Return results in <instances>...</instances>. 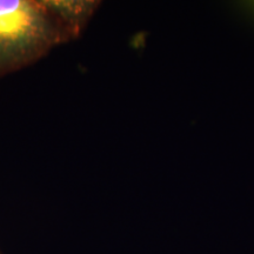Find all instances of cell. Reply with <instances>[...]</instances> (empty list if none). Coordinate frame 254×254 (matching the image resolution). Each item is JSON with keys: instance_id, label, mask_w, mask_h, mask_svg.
Returning <instances> with one entry per match:
<instances>
[{"instance_id": "cell-2", "label": "cell", "mask_w": 254, "mask_h": 254, "mask_svg": "<svg viewBox=\"0 0 254 254\" xmlns=\"http://www.w3.org/2000/svg\"><path fill=\"white\" fill-rule=\"evenodd\" d=\"M60 24L66 28L72 40L84 32L100 1L94 0H40Z\"/></svg>"}, {"instance_id": "cell-1", "label": "cell", "mask_w": 254, "mask_h": 254, "mask_svg": "<svg viewBox=\"0 0 254 254\" xmlns=\"http://www.w3.org/2000/svg\"><path fill=\"white\" fill-rule=\"evenodd\" d=\"M71 40L40 0H0V78L33 65Z\"/></svg>"}]
</instances>
